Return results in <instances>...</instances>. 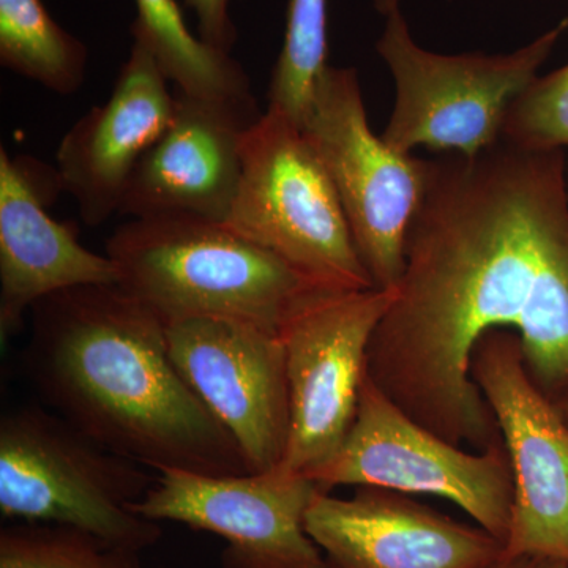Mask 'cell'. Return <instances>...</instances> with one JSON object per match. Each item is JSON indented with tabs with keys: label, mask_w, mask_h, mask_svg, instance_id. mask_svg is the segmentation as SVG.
Wrapping results in <instances>:
<instances>
[{
	"label": "cell",
	"mask_w": 568,
	"mask_h": 568,
	"mask_svg": "<svg viewBox=\"0 0 568 568\" xmlns=\"http://www.w3.org/2000/svg\"><path fill=\"white\" fill-rule=\"evenodd\" d=\"M500 142L528 151L568 148V63L537 77L508 108Z\"/></svg>",
	"instance_id": "cell-21"
},
{
	"label": "cell",
	"mask_w": 568,
	"mask_h": 568,
	"mask_svg": "<svg viewBox=\"0 0 568 568\" xmlns=\"http://www.w3.org/2000/svg\"><path fill=\"white\" fill-rule=\"evenodd\" d=\"M118 286L164 325L200 317L245 321L280 332L308 295L327 291L222 222L153 215L106 241Z\"/></svg>",
	"instance_id": "cell-3"
},
{
	"label": "cell",
	"mask_w": 568,
	"mask_h": 568,
	"mask_svg": "<svg viewBox=\"0 0 568 568\" xmlns=\"http://www.w3.org/2000/svg\"><path fill=\"white\" fill-rule=\"evenodd\" d=\"M327 0H290L286 31L272 71L267 111L301 126L327 70Z\"/></svg>",
	"instance_id": "cell-19"
},
{
	"label": "cell",
	"mask_w": 568,
	"mask_h": 568,
	"mask_svg": "<svg viewBox=\"0 0 568 568\" xmlns=\"http://www.w3.org/2000/svg\"><path fill=\"white\" fill-rule=\"evenodd\" d=\"M140 555L67 526L13 523L0 530V568H142Z\"/></svg>",
	"instance_id": "cell-20"
},
{
	"label": "cell",
	"mask_w": 568,
	"mask_h": 568,
	"mask_svg": "<svg viewBox=\"0 0 568 568\" xmlns=\"http://www.w3.org/2000/svg\"><path fill=\"white\" fill-rule=\"evenodd\" d=\"M0 149V339L22 331L43 298L71 287L118 284L106 253H93L48 204L61 192L58 173Z\"/></svg>",
	"instance_id": "cell-14"
},
{
	"label": "cell",
	"mask_w": 568,
	"mask_h": 568,
	"mask_svg": "<svg viewBox=\"0 0 568 568\" xmlns=\"http://www.w3.org/2000/svg\"><path fill=\"white\" fill-rule=\"evenodd\" d=\"M481 568H568L562 560L544 558V556H500L491 564Z\"/></svg>",
	"instance_id": "cell-23"
},
{
	"label": "cell",
	"mask_w": 568,
	"mask_h": 568,
	"mask_svg": "<svg viewBox=\"0 0 568 568\" xmlns=\"http://www.w3.org/2000/svg\"><path fill=\"white\" fill-rule=\"evenodd\" d=\"M396 290L317 291L280 327L290 388L282 465L302 476L335 457L355 420L377 325Z\"/></svg>",
	"instance_id": "cell-9"
},
{
	"label": "cell",
	"mask_w": 568,
	"mask_h": 568,
	"mask_svg": "<svg viewBox=\"0 0 568 568\" xmlns=\"http://www.w3.org/2000/svg\"><path fill=\"white\" fill-rule=\"evenodd\" d=\"M301 129L323 160L354 244L375 287L395 290L410 223L428 182V160L395 151L366 118L357 71L328 65Z\"/></svg>",
	"instance_id": "cell-8"
},
{
	"label": "cell",
	"mask_w": 568,
	"mask_h": 568,
	"mask_svg": "<svg viewBox=\"0 0 568 568\" xmlns=\"http://www.w3.org/2000/svg\"><path fill=\"white\" fill-rule=\"evenodd\" d=\"M164 327L183 379L234 437L250 473L282 465L290 437V388L280 332L219 317Z\"/></svg>",
	"instance_id": "cell-12"
},
{
	"label": "cell",
	"mask_w": 568,
	"mask_h": 568,
	"mask_svg": "<svg viewBox=\"0 0 568 568\" xmlns=\"http://www.w3.org/2000/svg\"><path fill=\"white\" fill-rule=\"evenodd\" d=\"M317 491L315 481L283 465L241 476L170 469L133 510L223 538V568H328L305 528Z\"/></svg>",
	"instance_id": "cell-11"
},
{
	"label": "cell",
	"mask_w": 568,
	"mask_h": 568,
	"mask_svg": "<svg viewBox=\"0 0 568 568\" xmlns=\"http://www.w3.org/2000/svg\"><path fill=\"white\" fill-rule=\"evenodd\" d=\"M145 469L48 407H17L0 420V514L10 521L85 530L142 552L163 534L133 510L155 484Z\"/></svg>",
	"instance_id": "cell-4"
},
{
	"label": "cell",
	"mask_w": 568,
	"mask_h": 568,
	"mask_svg": "<svg viewBox=\"0 0 568 568\" xmlns=\"http://www.w3.org/2000/svg\"><path fill=\"white\" fill-rule=\"evenodd\" d=\"M197 20V36L215 50L231 54L237 29L230 14V0H185Z\"/></svg>",
	"instance_id": "cell-22"
},
{
	"label": "cell",
	"mask_w": 568,
	"mask_h": 568,
	"mask_svg": "<svg viewBox=\"0 0 568 568\" xmlns=\"http://www.w3.org/2000/svg\"><path fill=\"white\" fill-rule=\"evenodd\" d=\"M470 376L488 403L514 474V510L504 556L568 564V420L526 368L515 332H489Z\"/></svg>",
	"instance_id": "cell-10"
},
{
	"label": "cell",
	"mask_w": 568,
	"mask_h": 568,
	"mask_svg": "<svg viewBox=\"0 0 568 568\" xmlns=\"http://www.w3.org/2000/svg\"><path fill=\"white\" fill-rule=\"evenodd\" d=\"M0 63L70 95L84 82L88 48L54 21L43 0H0Z\"/></svg>",
	"instance_id": "cell-18"
},
{
	"label": "cell",
	"mask_w": 568,
	"mask_h": 568,
	"mask_svg": "<svg viewBox=\"0 0 568 568\" xmlns=\"http://www.w3.org/2000/svg\"><path fill=\"white\" fill-rule=\"evenodd\" d=\"M31 324L26 375L48 409L100 446L156 473H250L175 366L162 321L118 284L52 294Z\"/></svg>",
	"instance_id": "cell-2"
},
{
	"label": "cell",
	"mask_w": 568,
	"mask_h": 568,
	"mask_svg": "<svg viewBox=\"0 0 568 568\" xmlns=\"http://www.w3.org/2000/svg\"><path fill=\"white\" fill-rule=\"evenodd\" d=\"M566 181H567V194H568V160H567V174H566Z\"/></svg>",
	"instance_id": "cell-26"
},
{
	"label": "cell",
	"mask_w": 568,
	"mask_h": 568,
	"mask_svg": "<svg viewBox=\"0 0 568 568\" xmlns=\"http://www.w3.org/2000/svg\"><path fill=\"white\" fill-rule=\"evenodd\" d=\"M562 413H564V416H566L567 420H568V405L566 407H564Z\"/></svg>",
	"instance_id": "cell-25"
},
{
	"label": "cell",
	"mask_w": 568,
	"mask_h": 568,
	"mask_svg": "<svg viewBox=\"0 0 568 568\" xmlns=\"http://www.w3.org/2000/svg\"><path fill=\"white\" fill-rule=\"evenodd\" d=\"M373 6H375V9L379 11L381 14L387 18L388 14L399 10L402 0H373Z\"/></svg>",
	"instance_id": "cell-24"
},
{
	"label": "cell",
	"mask_w": 568,
	"mask_h": 568,
	"mask_svg": "<svg viewBox=\"0 0 568 568\" xmlns=\"http://www.w3.org/2000/svg\"><path fill=\"white\" fill-rule=\"evenodd\" d=\"M173 121L142 156L119 215H193L226 222L242 175L245 133L256 110L174 89Z\"/></svg>",
	"instance_id": "cell-16"
},
{
	"label": "cell",
	"mask_w": 568,
	"mask_h": 568,
	"mask_svg": "<svg viewBox=\"0 0 568 568\" xmlns=\"http://www.w3.org/2000/svg\"><path fill=\"white\" fill-rule=\"evenodd\" d=\"M308 478L327 493L372 487L443 497L504 545L510 532L514 474L503 440L476 454L448 443L407 416L368 372L345 443Z\"/></svg>",
	"instance_id": "cell-7"
},
{
	"label": "cell",
	"mask_w": 568,
	"mask_h": 568,
	"mask_svg": "<svg viewBox=\"0 0 568 568\" xmlns=\"http://www.w3.org/2000/svg\"><path fill=\"white\" fill-rule=\"evenodd\" d=\"M328 568H481L500 558L495 536L392 489L351 497L317 491L305 515Z\"/></svg>",
	"instance_id": "cell-13"
},
{
	"label": "cell",
	"mask_w": 568,
	"mask_h": 568,
	"mask_svg": "<svg viewBox=\"0 0 568 568\" xmlns=\"http://www.w3.org/2000/svg\"><path fill=\"white\" fill-rule=\"evenodd\" d=\"M133 40L152 52L174 89L211 102L256 110L244 69L194 36L175 0H134Z\"/></svg>",
	"instance_id": "cell-17"
},
{
	"label": "cell",
	"mask_w": 568,
	"mask_h": 568,
	"mask_svg": "<svg viewBox=\"0 0 568 568\" xmlns=\"http://www.w3.org/2000/svg\"><path fill=\"white\" fill-rule=\"evenodd\" d=\"M567 160L504 142L428 160L405 271L366 372L455 446L484 452L503 440L470 376L489 332H515L534 383L560 410L568 405Z\"/></svg>",
	"instance_id": "cell-1"
},
{
	"label": "cell",
	"mask_w": 568,
	"mask_h": 568,
	"mask_svg": "<svg viewBox=\"0 0 568 568\" xmlns=\"http://www.w3.org/2000/svg\"><path fill=\"white\" fill-rule=\"evenodd\" d=\"M377 54L395 81V106L381 136L390 148L474 156L499 144L508 108L536 80L568 18L508 54L447 55L424 50L402 10L388 14Z\"/></svg>",
	"instance_id": "cell-6"
},
{
	"label": "cell",
	"mask_w": 568,
	"mask_h": 568,
	"mask_svg": "<svg viewBox=\"0 0 568 568\" xmlns=\"http://www.w3.org/2000/svg\"><path fill=\"white\" fill-rule=\"evenodd\" d=\"M226 226L327 291L375 287L334 182L304 130L265 111L245 133Z\"/></svg>",
	"instance_id": "cell-5"
},
{
	"label": "cell",
	"mask_w": 568,
	"mask_h": 568,
	"mask_svg": "<svg viewBox=\"0 0 568 568\" xmlns=\"http://www.w3.org/2000/svg\"><path fill=\"white\" fill-rule=\"evenodd\" d=\"M170 82L148 47L133 40L110 99L82 115L62 138L55 173L88 226H102L119 213L142 156L173 121Z\"/></svg>",
	"instance_id": "cell-15"
}]
</instances>
